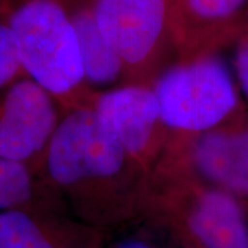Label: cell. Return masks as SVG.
Wrapping results in <instances>:
<instances>
[{"mask_svg": "<svg viewBox=\"0 0 248 248\" xmlns=\"http://www.w3.org/2000/svg\"><path fill=\"white\" fill-rule=\"evenodd\" d=\"M234 66L239 78L240 86L248 97V27L237 39L236 55H234Z\"/></svg>", "mask_w": 248, "mask_h": 248, "instance_id": "cell-14", "label": "cell"}, {"mask_svg": "<svg viewBox=\"0 0 248 248\" xmlns=\"http://www.w3.org/2000/svg\"><path fill=\"white\" fill-rule=\"evenodd\" d=\"M0 248H69L65 240L22 208L0 213Z\"/></svg>", "mask_w": 248, "mask_h": 248, "instance_id": "cell-11", "label": "cell"}, {"mask_svg": "<svg viewBox=\"0 0 248 248\" xmlns=\"http://www.w3.org/2000/svg\"><path fill=\"white\" fill-rule=\"evenodd\" d=\"M68 11L79 42L84 79L94 84L115 81L124 69V63L98 27L93 0L71 6Z\"/></svg>", "mask_w": 248, "mask_h": 248, "instance_id": "cell-10", "label": "cell"}, {"mask_svg": "<svg viewBox=\"0 0 248 248\" xmlns=\"http://www.w3.org/2000/svg\"><path fill=\"white\" fill-rule=\"evenodd\" d=\"M122 143L95 110L79 109L58 123L47 146L50 177L60 185L117 174L125 159Z\"/></svg>", "mask_w": 248, "mask_h": 248, "instance_id": "cell-3", "label": "cell"}, {"mask_svg": "<svg viewBox=\"0 0 248 248\" xmlns=\"http://www.w3.org/2000/svg\"><path fill=\"white\" fill-rule=\"evenodd\" d=\"M13 0H0V7H10Z\"/></svg>", "mask_w": 248, "mask_h": 248, "instance_id": "cell-17", "label": "cell"}, {"mask_svg": "<svg viewBox=\"0 0 248 248\" xmlns=\"http://www.w3.org/2000/svg\"><path fill=\"white\" fill-rule=\"evenodd\" d=\"M21 72L16 37L7 21H0V93L16 81Z\"/></svg>", "mask_w": 248, "mask_h": 248, "instance_id": "cell-13", "label": "cell"}, {"mask_svg": "<svg viewBox=\"0 0 248 248\" xmlns=\"http://www.w3.org/2000/svg\"><path fill=\"white\" fill-rule=\"evenodd\" d=\"M160 120L172 128L207 133L228 120L239 98L231 73L217 53L187 57L157 81Z\"/></svg>", "mask_w": 248, "mask_h": 248, "instance_id": "cell-2", "label": "cell"}, {"mask_svg": "<svg viewBox=\"0 0 248 248\" xmlns=\"http://www.w3.org/2000/svg\"><path fill=\"white\" fill-rule=\"evenodd\" d=\"M22 71L51 95H63L84 79L79 42L65 0H22L7 19Z\"/></svg>", "mask_w": 248, "mask_h": 248, "instance_id": "cell-1", "label": "cell"}, {"mask_svg": "<svg viewBox=\"0 0 248 248\" xmlns=\"http://www.w3.org/2000/svg\"><path fill=\"white\" fill-rule=\"evenodd\" d=\"M187 229L202 248H248L244 211L234 196L219 189L197 197L189 213Z\"/></svg>", "mask_w": 248, "mask_h": 248, "instance_id": "cell-9", "label": "cell"}, {"mask_svg": "<svg viewBox=\"0 0 248 248\" xmlns=\"http://www.w3.org/2000/svg\"><path fill=\"white\" fill-rule=\"evenodd\" d=\"M33 195L27 164L0 157V213L25 207Z\"/></svg>", "mask_w": 248, "mask_h": 248, "instance_id": "cell-12", "label": "cell"}, {"mask_svg": "<svg viewBox=\"0 0 248 248\" xmlns=\"http://www.w3.org/2000/svg\"><path fill=\"white\" fill-rule=\"evenodd\" d=\"M116 248H153L152 246H149L148 243L142 241V240H124L120 244H117Z\"/></svg>", "mask_w": 248, "mask_h": 248, "instance_id": "cell-15", "label": "cell"}, {"mask_svg": "<svg viewBox=\"0 0 248 248\" xmlns=\"http://www.w3.org/2000/svg\"><path fill=\"white\" fill-rule=\"evenodd\" d=\"M98 27L127 69L152 66L175 46L169 0H93Z\"/></svg>", "mask_w": 248, "mask_h": 248, "instance_id": "cell-4", "label": "cell"}, {"mask_svg": "<svg viewBox=\"0 0 248 248\" xmlns=\"http://www.w3.org/2000/svg\"><path fill=\"white\" fill-rule=\"evenodd\" d=\"M189 239L190 240H189V243H187V248H202L197 243H196L195 240L190 237V234H189Z\"/></svg>", "mask_w": 248, "mask_h": 248, "instance_id": "cell-16", "label": "cell"}, {"mask_svg": "<svg viewBox=\"0 0 248 248\" xmlns=\"http://www.w3.org/2000/svg\"><path fill=\"white\" fill-rule=\"evenodd\" d=\"M95 113L122 143L128 155H140L151 141L160 119L155 91L142 86H127L101 95Z\"/></svg>", "mask_w": 248, "mask_h": 248, "instance_id": "cell-8", "label": "cell"}, {"mask_svg": "<svg viewBox=\"0 0 248 248\" xmlns=\"http://www.w3.org/2000/svg\"><path fill=\"white\" fill-rule=\"evenodd\" d=\"M197 171L219 190L248 199V120L217 127L193 146Z\"/></svg>", "mask_w": 248, "mask_h": 248, "instance_id": "cell-7", "label": "cell"}, {"mask_svg": "<svg viewBox=\"0 0 248 248\" xmlns=\"http://www.w3.org/2000/svg\"><path fill=\"white\" fill-rule=\"evenodd\" d=\"M175 47L193 57L217 53L219 46L239 39L248 27V0H169Z\"/></svg>", "mask_w": 248, "mask_h": 248, "instance_id": "cell-6", "label": "cell"}, {"mask_svg": "<svg viewBox=\"0 0 248 248\" xmlns=\"http://www.w3.org/2000/svg\"><path fill=\"white\" fill-rule=\"evenodd\" d=\"M57 125L53 95L31 78L13 81L0 95V157L27 164L48 146Z\"/></svg>", "mask_w": 248, "mask_h": 248, "instance_id": "cell-5", "label": "cell"}]
</instances>
